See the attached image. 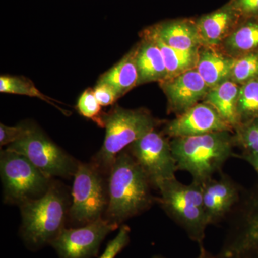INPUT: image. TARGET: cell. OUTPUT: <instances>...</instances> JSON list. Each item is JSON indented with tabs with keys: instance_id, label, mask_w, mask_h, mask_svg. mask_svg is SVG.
<instances>
[{
	"instance_id": "3957f363",
	"label": "cell",
	"mask_w": 258,
	"mask_h": 258,
	"mask_svg": "<svg viewBox=\"0 0 258 258\" xmlns=\"http://www.w3.org/2000/svg\"><path fill=\"white\" fill-rule=\"evenodd\" d=\"M170 144L178 169L187 171L194 182L202 185L233 155L235 145L231 132L171 139Z\"/></svg>"
},
{
	"instance_id": "484cf974",
	"label": "cell",
	"mask_w": 258,
	"mask_h": 258,
	"mask_svg": "<svg viewBox=\"0 0 258 258\" xmlns=\"http://www.w3.org/2000/svg\"><path fill=\"white\" fill-rule=\"evenodd\" d=\"M258 78V53H249L236 58L230 79L242 86Z\"/></svg>"
},
{
	"instance_id": "7c38bea8",
	"label": "cell",
	"mask_w": 258,
	"mask_h": 258,
	"mask_svg": "<svg viewBox=\"0 0 258 258\" xmlns=\"http://www.w3.org/2000/svg\"><path fill=\"white\" fill-rule=\"evenodd\" d=\"M168 101V111L179 115L205 99L210 88L196 69L159 83Z\"/></svg>"
},
{
	"instance_id": "ba28073f",
	"label": "cell",
	"mask_w": 258,
	"mask_h": 258,
	"mask_svg": "<svg viewBox=\"0 0 258 258\" xmlns=\"http://www.w3.org/2000/svg\"><path fill=\"white\" fill-rule=\"evenodd\" d=\"M27 125L23 137L7 149L23 154L51 179L74 177L80 161L54 143L38 126Z\"/></svg>"
},
{
	"instance_id": "603a6c76",
	"label": "cell",
	"mask_w": 258,
	"mask_h": 258,
	"mask_svg": "<svg viewBox=\"0 0 258 258\" xmlns=\"http://www.w3.org/2000/svg\"><path fill=\"white\" fill-rule=\"evenodd\" d=\"M0 92L3 93H10V94L22 95V96H28L35 97V98L41 99L47 102L49 104L56 107L60 109V107L55 104V100L52 99L50 97L45 96L40 92L35 86L31 80L23 77V76H13L8 75H3L0 77Z\"/></svg>"
},
{
	"instance_id": "8fae6325",
	"label": "cell",
	"mask_w": 258,
	"mask_h": 258,
	"mask_svg": "<svg viewBox=\"0 0 258 258\" xmlns=\"http://www.w3.org/2000/svg\"><path fill=\"white\" fill-rule=\"evenodd\" d=\"M220 132H233L211 105L198 103L166 123L164 134L171 139L193 137Z\"/></svg>"
},
{
	"instance_id": "ffe728a7",
	"label": "cell",
	"mask_w": 258,
	"mask_h": 258,
	"mask_svg": "<svg viewBox=\"0 0 258 258\" xmlns=\"http://www.w3.org/2000/svg\"><path fill=\"white\" fill-rule=\"evenodd\" d=\"M221 45L224 52L234 58L246 54L258 53V17L242 19Z\"/></svg>"
},
{
	"instance_id": "83f0119b",
	"label": "cell",
	"mask_w": 258,
	"mask_h": 258,
	"mask_svg": "<svg viewBox=\"0 0 258 258\" xmlns=\"http://www.w3.org/2000/svg\"><path fill=\"white\" fill-rule=\"evenodd\" d=\"M131 229L128 226H120L118 235L107 244L104 252L99 258H115L130 242Z\"/></svg>"
},
{
	"instance_id": "d4e9b609",
	"label": "cell",
	"mask_w": 258,
	"mask_h": 258,
	"mask_svg": "<svg viewBox=\"0 0 258 258\" xmlns=\"http://www.w3.org/2000/svg\"><path fill=\"white\" fill-rule=\"evenodd\" d=\"M234 131V144L243 154H258V118L240 123Z\"/></svg>"
},
{
	"instance_id": "e0dca14e",
	"label": "cell",
	"mask_w": 258,
	"mask_h": 258,
	"mask_svg": "<svg viewBox=\"0 0 258 258\" xmlns=\"http://www.w3.org/2000/svg\"><path fill=\"white\" fill-rule=\"evenodd\" d=\"M142 37V41L137 45L138 86L151 82L160 83L167 79V71L162 53L152 39L144 35Z\"/></svg>"
},
{
	"instance_id": "d6986e66",
	"label": "cell",
	"mask_w": 258,
	"mask_h": 258,
	"mask_svg": "<svg viewBox=\"0 0 258 258\" xmlns=\"http://www.w3.org/2000/svg\"><path fill=\"white\" fill-rule=\"evenodd\" d=\"M240 89V85L227 80L216 87L211 88L204 99V102L216 109L220 116L233 130L240 124L237 113Z\"/></svg>"
},
{
	"instance_id": "4fadbf2b",
	"label": "cell",
	"mask_w": 258,
	"mask_h": 258,
	"mask_svg": "<svg viewBox=\"0 0 258 258\" xmlns=\"http://www.w3.org/2000/svg\"><path fill=\"white\" fill-rule=\"evenodd\" d=\"M204 208L208 225L217 223L239 200V189L227 176L211 179L203 185Z\"/></svg>"
},
{
	"instance_id": "d6a6232c",
	"label": "cell",
	"mask_w": 258,
	"mask_h": 258,
	"mask_svg": "<svg viewBox=\"0 0 258 258\" xmlns=\"http://www.w3.org/2000/svg\"><path fill=\"white\" fill-rule=\"evenodd\" d=\"M152 258H166L163 257L161 255H154ZM197 258H215L213 256H212L211 254H209L208 252H207L206 249H205V247H200V255L198 256Z\"/></svg>"
},
{
	"instance_id": "836d02e7",
	"label": "cell",
	"mask_w": 258,
	"mask_h": 258,
	"mask_svg": "<svg viewBox=\"0 0 258 258\" xmlns=\"http://www.w3.org/2000/svg\"><path fill=\"white\" fill-rule=\"evenodd\" d=\"M244 258H253V257H244ZM254 258H258V257H254Z\"/></svg>"
},
{
	"instance_id": "cb8c5ba5",
	"label": "cell",
	"mask_w": 258,
	"mask_h": 258,
	"mask_svg": "<svg viewBox=\"0 0 258 258\" xmlns=\"http://www.w3.org/2000/svg\"><path fill=\"white\" fill-rule=\"evenodd\" d=\"M237 113L240 123L258 118V78L240 86Z\"/></svg>"
},
{
	"instance_id": "9a60e30c",
	"label": "cell",
	"mask_w": 258,
	"mask_h": 258,
	"mask_svg": "<svg viewBox=\"0 0 258 258\" xmlns=\"http://www.w3.org/2000/svg\"><path fill=\"white\" fill-rule=\"evenodd\" d=\"M164 43L180 50H199L203 46L196 22L193 20H169L149 28Z\"/></svg>"
},
{
	"instance_id": "ac0fdd59",
	"label": "cell",
	"mask_w": 258,
	"mask_h": 258,
	"mask_svg": "<svg viewBox=\"0 0 258 258\" xmlns=\"http://www.w3.org/2000/svg\"><path fill=\"white\" fill-rule=\"evenodd\" d=\"M137 52L136 46L98 79V82L106 83L113 88L119 98L138 86Z\"/></svg>"
},
{
	"instance_id": "5b68a950",
	"label": "cell",
	"mask_w": 258,
	"mask_h": 258,
	"mask_svg": "<svg viewBox=\"0 0 258 258\" xmlns=\"http://www.w3.org/2000/svg\"><path fill=\"white\" fill-rule=\"evenodd\" d=\"M161 208L191 240L203 246L208 222L204 208L203 185L192 181L190 184L179 182L176 178L163 181L158 186Z\"/></svg>"
},
{
	"instance_id": "f1b7e54d",
	"label": "cell",
	"mask_w": 258,
	"mask_h": 258,
	"mask_svg": "<svg viewBox=\"0 0 258 258\" xmlns=\"http://www.w3.org/2000/svg\"><path fill=\"white\" fill-rule=\"evenodd\" d=\"M27 124L8 126L0 123V145L9 146L19 140L25 134Z\"/></svg>"
},
{
	"instance_id": "f546056e",
	"label": "cell",
	"mask_w": 258,
	"mask_h": 258,
	"mask_svg": "<svg viewBox=\"0 0 258 258\" xmlns=\"http://www.w3.org/2000/svg\"><path fill=\"white\" fill-rule=\"evenodd\" d=\"M93 92L101 106H112L119 98L114 89L104 83L97 82Z\"/></svg>"
},
{
	"instance_id": "2e32d148",
	"label": "cell",
	"mask_w": 258,
	"mask_h": 258,
	"mask_svg": "<svg viewBox=\"0 0 258 258\" xmlns=\"http://www.w3.org/2000/svg\"><path fill=\"white\" fill-rule=\"evenodd\" d=\"M235 61L216 47L202 46L195 69L211 89L230 79Z\"/></svg>"
},
{
	"instance_id": "4316f807",
	"label": "cell",
	"mask_w": 258,
	"mask_h": 258,
	"mask_svg": "<svg viewBox=\"0 0 258 258\" xmlns=\"http://www.w3.org/2000/svg\"><path fill=\"white\" fill-rule=\"evenodd\" d=\"M76 108L79 114L92 120L93 122L101 128H104L103 115L102 106L97 101L92 88H88L83 91L78 100Z\"/></svg>"
},
{
	"instance_id": "44dd1931",
	"label": "cell",
	"mask_w": 258,
	"mask_h": 258,
	"mask_svg": "<svg viewBox=\"0 0 258 258\" xmlns=\"http://www.w3.org/2000/svg\"><path fill=\"white\" fill-rule=\"evenodd\" d=\"M258 252V205L247 215L238 235L217 258H244Z\"/></svg>"
},
{
	"instance_id": "9c48e42d",
	"label": "cell",
	"mask_w": 258,
	"mask_h": 258,
	"mask_svg": "<svg viewBox=\"0 0 258 258\" xmlns=\"http://www.w3.org/2000/svg\"><path fill=\"white\" fill-rule=\"evenodd\" d=\"M128 151L143 169L154 187L175 179L178 169L170 141L156 129L131 144Z\"/></svg>"
},
{
	"instance_id": "7a4b0ae2",
	"label": "cell",
	"mask_w": 258,
	"mask_h": 258,
	"mask_svg": "<svg viewBox=\"0 0 258 258\" xmlns=\"http://www.w3.org/2000/svg\"><path fill=\"white\" fill-rule=\"evenodd\" d=\"M71 194L67 186L53 179L41 198L20 207V236L27 248L37 251L52 243L69 222Z\"/></svg>"
},
{
	"instance_id": "4dcf8cb0",
	"label": "cell",
	"mask_w": 258,
	"mask_h": 258,
	"mask_svg": "<svg viewBox=\"0 0 258 258\" xmlns=\"http://www.w3.org/2000/svg\"><path fill=\"white\" fill-rule=\"evenodd\" d=\"M230 3L242 18L258 17V0H230Z\"/></svg>"
},
{
	"instance_id": "1f68e13d",
	"label": "cell",
	"mask_w": 258,
	"mask_h": 258,
	"mask_svg": "<svg viewBox=\"0 0 258 258\" xmlns=\"http://www.w3.org/2000/svg\"><path fill=\"white\" fill-rule=\"evenodd\" d=\"M242 158L254 168L258 175V154H243Z\"/></svg>"
},
{
	"instance_id": "8992f818",
	"label": "cell",
	"mask_w": 258,
	"mask_h": 258,
	"mask_svg": "<svg viewBox=\"0 0 258 258\" xmlns=\"http://www.w3.org/2000/svg\"><path fill=\"white\" fill-rule=\"evenodd\" d=\"M3 202L20 207L41 198L54 179L37 169L23 154L6 149L0 153Z\"/></svg>"
},
{
	"instance_id": "5bb4252c",
	"label": "cell",
	"mask_w": 258,
	"mask_h": 258,
	"mask_svg": "<svg viewBox=\"0 0 258 258\" xmlns=\"http://www.w3.org/2000/svg\"><path fill=\"white\" fill-rule=\"evenodd\" d=\"M242 17L230 3L196 20L203 46L221 45L242 20Z\"/></svg>"
},
{
	"instance_id": "277c9868",
	"label": "cell",
	"mask_w": 258,
	"mask_h": 258,
	"mask_svg": "<svg viewBox=\"0 0 258 258\" xmlns=\"http://www.w3.org/2000/svg\"><path fill=\"white\" fill-rule=\"evenodd\" d=\"M103 123L104 141L91 161L108 176L118 154L156 129L160 121L144 108L127 109L116 105L104 113Z\"/></svg>"
},
{
	"instance_id": "6da1fadb",
	"label": "cell",
	"mask_w": 258,
	"mask_h": 258,
	"mask_svg": "<svg viewBox=\"0 0 258 258\" xmlns=\"http://www.w3.org/2000/svg\"><path fill=\"white\" fill-rule=\"evenodd\" d=\"M152 183L128 151L118 154L108 176V204L103 217L120 226L156 201Z\"/></svg>"
},
{
	"instance_id": "52a82bcc",
	"label": "cell",
	"mask_w": 258,
	"mask_h": 258,
	"mask_svg": "<svg viewBox=\"0 0 258 258\" xmlns=\"http://www.w3.org/2000/svg\"><path fill=\"white\" fill-rule=\"evenodd\" d=\"M69 222L71 227L103 217L108 204V176L92 162H80L74 176Z\"/></svg>"
},
{
	"instance_id": "30bf717a",
	"label": "cell",
	"mask_w": 258,
	"mask_h": 258,
	"mask_svg": "<svg viewBox=\"0 0 258 258\" xmlns=\"http://www.w3.org/2000/svg\"><path fill=\"white\" fill-rule=\"evenodd\" d=\"M119 227L104 217L79 227L64 228L50 245L59 258H93L107 235Z\"/></svg>"
},
{
	"instance_id": "7402d4cb",
	"label": "cell",
	"mask_w": 258,
	"mask_h": 258,
	"mask_svg": "<svg viewBox=\"0 0 258 258\" xmlns=\"http://www.w3.org/2000/svg\"><path fill=\"white\" fill-rule=\"evenodd\" d=\"M142 35L152 39L160 49L167 71L166 79H171L185 71L196 68L200 48L199 50L187 51L177 50L164 43L149 28L144 30Z\"/></svg>"
}]
</instances>
